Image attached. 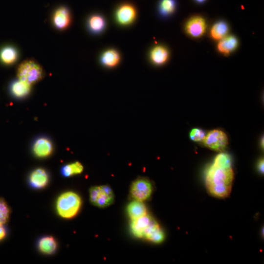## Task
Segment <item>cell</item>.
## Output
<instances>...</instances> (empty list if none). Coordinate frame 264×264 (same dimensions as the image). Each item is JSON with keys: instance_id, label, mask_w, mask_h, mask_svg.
Masks as SVG:
<instances>
[{"instance_id": "cell-1", "label": "cell", "mask_w": 264, "mask_h": 264, "mask_svg": "<svg viewBox=\"0 0 264 264\" xmlns=\"http://www.w3.org/2000/svg\"><path fill=\"white\" fill-rule=\"evenodd\" d=\"M234 179L231 167H222L213 163L205 171V181L208 192L217 198H224L231 192Z\"/></svg>"}, {"instance_id": "cell-2", "label": "cell", "mask_w": 264, "mask_h": 264, "mask_svg": "<svg viewBox=\"0 0 264 264\" xmlns=\"http://www.w3.org/2000/svg\"><path fill=\"white\" fill-rule=\"evenodd\" d=\"M131 229L132 234L138 238H144L154 243L162 242L164 240V233L159 224L147 214L132 220Z\"/></svg>"}, {"instance_id": "cell-3", "label": "cell", "mask_w": 264, "mask_h": 264, "mask_svg": "<svg viewBox=\"0 0 264 264\" xmlns=\"http://www.w3.org/2000/svg\"><path fill=\"white\" fill-rule=\"evenodd\" d=\"M81 204V198L77 194L71 191L65 192L57 198V212L63 218L71 219L77 214Z\"/></svg>"}, {"instance_id": "cell-4", "label": "cell", "mask_w": 264, "mask_h": 264, "mask_svg": "<svg viewBox=\"0 0 264 264\" xmlns=\"http://www.w3.org/2000/svg\"><path fill=\"white\" fill-rule=\"evenodd\" d=\"M18 79L32 86L43 79L45 72L42 66L33 59L22 62L17 71Z\"/></svg>"}, {"instance_id": "cell-5", "label": "cell", "mask_w": 264, "mask_h": 264, "mask_svg": "<svg viewBox=\"0 0 264 264\" xmlns=\"http://www.w3.org/2000/svg\"><path fill=\"white\" fill-rule=\"evenodd\" d=\"M112 190L108 185L92 187L89 189L91 203L98 207H106L111 204L114 200Z\"/></svg>"}, {"instance_id": "cell-6", "label": "cell", "mask_w": 264, "mask_h": 264, "mask_svg": "<svg viewBox=\"0 0 264 264\" xmlns=\"http://www.w3.org/2000/svg\"><path fill=\"white\" fill-rule=\"evenodd\" d=\"M137 15L136 6L131 2H124L116 7L114 12V19L118 24L127 26L132 24Z\"/></svg>"}, {"instance_id": "cell-7", "label": "cell", "mask_w": 264, "mask_h": 264, "mask_svg": "<svg viewBox=\"0 0 264 264\" xmlns=\"http://www.w3.org/2000/svg\"><path fill=\"white\" fill-rule=\"evenodd\" d=\"M202 142L207 148L217 152L223 151L228 143L226 134L220 130L209 132Z\"/></svg>"}, {"instance_id": "cell-8", "label": "cell", "mask_w": 264, "mask_h": 264, "mask_svg": "<svg viewBox=\"0 0 264 264\" xmlns=\"http://www.w3.org/2000/svg\"><path fill=\"white\" fill-rule=\"evenodd\" d=\"M152 193L151 183L144 178L135 180L131 187V195L134 200L140 201L146 200L150 197Z\"/></svg>"}, {"instance_id": "cell-9", "label": "cell", "mask_w": 264, "mask_h": 264, "mask_svg": "<svg viewBox=\"0 0 264 264\" xmlns=\"http://www.w3.org/2000/svg\"><path fill=\"white\" fill-rule=\"evenodd\" d=\"M52 22L57 29L67 28L71 22V15L68 7L65 5L57 7L52 13Z\"/></svg>"}, {"instance_id": "cell-10", "label": "cell", "mask_w": 264, "mask_h": 264, "mask_svg": "<svg viewBox=\"0 0 264 264\" xmlns=\"http://www.w3.org/2000/svg\"><path fill=\"white\" fill-rule=\"evenodd\" d=\"M207 24L205 19L199 16L191 18L186 23L185 30L191 37H200L205 32Z\"/></svg>"}, {"instance_id": "cell-11", "label": "cell", "mask_w": 264, "mask_h": 264, "mask_svg": "<svg viewBox=\"0 0 264 264\" xmlns=\"http://www.w3.org/2000/svg\"><path fill=\"white\" fill-rule=\"evenodd\" d=\"M53 151L51 140L46 136H40L34 141L32 151L34 154L39 158H44L50 155Z\"/></svg>"}, {"instance_id": "cell-12", "label": "cell", "mask_w": 264, "mask_h": 264, "mask_svg": "<svg viewBox=\"0 0 264 264\" xmlns=\"http://www.w3.org/2000/svg\"><path fill=\"white\" fill-rule=\"evenodd\" d=\"M87 26L89 32L93 34H99L105 30L106 21L100 14L94 13L90 15L87 20Z\"/></svg>"}, {"instance_id": "cell-13", "label": "cell", "mask_w": 264, "mask_h": 264, "mask_svg": "<svg viewBox=\"0 0 264 264\" xmlns=\"http://www.w3.org/2000/svg\"><path fill=\"white\" fill-rule=\"evenodd\" d=\"M29 181L32 187L37 189L43 188L48 184L49 176L45 169L42 168H37L30 173Z\"/></svg>"}, {"instance_id": "cell-14", "label": "cell", "mask_w": 264, "mask_h": 264, "mask_svg": "<svg viewBox=\"0 0 264 264\" xmlns=\"http://www.w3.org/2000/svg\"><path fill=\"white\" fill-rule=\"evenodd\" d=\"M121 56L115 49L110 48L103 51L100 57V62L102 65L107 68H112L120 63Z\"/></svg>"}, {"instance_id": "cell-15", "label": "cell", "mask_w": 264, "mask_h": 264, "mask_svg": "<svg viewBox=\"0 0 264 264\" xmlns=\"http://www.w3.org/2000/svg\"><path fill=\"white\" fill-rule=\"evenodd\" d=\"M169 55L168 49L161 45L154 46L149 53L151 61L155 65H161L165 64L168 59Z\"/></svg>"}, {"instance_id": "cell-16", "label": "cell", "mask_w": 264, "mask_h": 264, "mask_svg": "<svg viewBox=\"0 0 264 264\" xmlns=\"http://www.w3.org/2000/svg\"><path fill=\"white\" fill-rule=\"evenodd\" d=\"M31 89V85L18 79L14 81L10 87L11 93L18 98L25 97L29 95Z\"/></svg>"}, {"instance_id": "cell-17", "label": "cell", "mask_w": 264, "mask_h": 264, "mask_svg": "<svg viewBox=\"0 0 264 264\" xmlns=\"http://www.w3.org/2000/svg\"><path fill=\"white\" fill-rule=\"evenodd\" d=\"M18 58V51L13 46H5L0 50V61L4 65H12L17 62Z\"/></svg>"}, {"instance_id": "cell-18", "label": "cell", "mask_w": 264, "mask_h": 264, "mask_svg": "<svg viewBox=\"0 0 264 264\" xmlns=\"http://www.w3.org/2000/svg\"><path fill=\"white\" fill-rule=\"evenodd\" d=\"M238 45V41L235 36H226L220 40L217 48L220 52L227 55L234 51Z\"/></svg>"}, {"instance_id": "cell-19", "label": "cell", "mask_w": 264, "mask_h": 264, "mask_svg": "<svg viewBox=\"0 0 264 264\" xmlns=\"http://www.w3.org/2000/svg\"><path fill=\"white\" fill-rule=\"evenodd\" d=\"M128 215L132 220H134L146 215L147 209L143 201L134 200L127 207Z\"/></svg>"}, {"instance_id": "cell-20", "label": "cell", "mask_w": 264, "mask_h": 264, "mask_svg": "<svg viewBox=\"0 0 264 264\" xmlns=\"http://www.w3.org/2000/svg\"><path fill=\"white\" fill-rule=\"evenodd\" d=\"M38 246L39 250L42 253L51 255L56 251L57 243L54 237L47 236L40 239L38 242Z\"/></svg>"}, {"instance_id": "cell-21", "label": "cell", "mask_w": 264, "mask_h": 264, "mask_svg": "<svg viewBox=\"0 0 264 264\" xmlns=\"http://www.w3.org/2000/svg\"><path fill=\"white\" fill-rule=\"evenodd\" d=\"M176 0H159L157 5V11L162 18H167L174 13L176 10Z\"/></svg>"}, {"instance_id": "cell-22", "label": "cell", "mask_w": 264, "mask_h": 264, "mask_svg": "<svg viewBox=\"0 0 264 264\" xmlns=\"http://www.w3.org/2000/svg\"><path fill=\"white\" fill-rule=\"evenodd\" d=\"M229 28L227 23L223 21L215 23L210 30V35L215 40H220L225 37L228 32Z\"/></svg>"}, {"instance_id": "cell-23", "label": "cell", "mask_w": 264, "mask_h": 264, "mask_svg": "<svg viewBox=\"0 0 264 264\" xmlns=\"http://www.w3.org/2000/svg\"><path fill=\"white\" fill-rule=\"evenodd\" d=\"M84 170L82 164L76 161L74 163L66 164L61 169V174L66 177L81 174Z\"/></svg>"}, {"instance_id": "cell-24", "label": "cell", "mask_w": 264, "mask_h": 264, "mask_svg": "<svg viewBox=\"0 0 264 264\" xmlns=\"http://www.w3.org/2000/svg\"><path fill=\"white\" fill-rule=\"evenodd\" d=\"M10 210L9 207L2 198H0V224L6 223L9 220Z\"/></svg>"}, {"instance_id": "cell-25", "label": "cell", "mask_w": 264, "mask_h": 264, "mask_svg": "<svg viewBox=\"0 0 264 264\" xmlns=\"http://www.w3.org/2000/svg\"><path fill=\"white\" fill-rule=\"evenodd\" d=\"M213 164L222 167H231L230 156L226 153H220L215 158Z\"/></svg>"}, {"instance_id": "cell-26", "label": "cell", "mask_w": 264, "mask_h": 264, "mask_svg": "<svg viewBox=\"0 0 264 264\" xmlns=\"http://www.w3.org/2000/svg\"><path fill=\"white\" fill-rule=\"evenodd\" d=\"M205 135V132L203 130L199 128H194L191 131L189 136L191 140L198 142L202 141Z\"/></svg>"}, {"instance_id": "cell-27", "label": "cell", "mask_w": 264, "mask_h": 264, "mask_svg": "<svg viewBox=\"0 0 264 264\" xmlns=\"http://www.w3.org/2000/svg\"><path fill=\"white\" fill-rule=\"evenodd\" d=\"M264 158H261L258 161L257 163V166L258 171L261 174L264 173Z\"/></svg>"}, {"instance_id": "cell-28", "label": "cell", "mask_w": 264, "mask_h": 264, "mask_svg": "<svg viewBox=\"0 0 264 264\" xmlns=\"http://www.w3.org/2000/svg\"><path fill=\"white\" fill-rule=\"evenodd\" d=\"M6 235V230L2 224H0V241L2 240Z\"/></svg>"}, {"instance_id": "cell-29", "label": "cell", "mask_w": 264, "mask_h": 264, "mask_svg": "<svg viewBox=\"0 0 264 264\" xmlns=\"http://www.w3.org/2000/svg\"><path fill=\"white\" fill-rule=\"evenodd\" d=\"M260 144L261 148L264 149V137L263 136L260 140Z\"/></svg>"}, {"instance_id": "cell-30", "label": "cell", "mask_w": 264, "mask_h": 264, "mask_svg": "<svg viewBox=\"0 0 264 264\" xmlns=\"http://www.w3.org/2000/svg\"><path fill=\"white\" fill-rule=\"evenodd\" d=\"M197 2L199 3L203 2L205 0H196Z\"/></svg>"}]
</instances>
